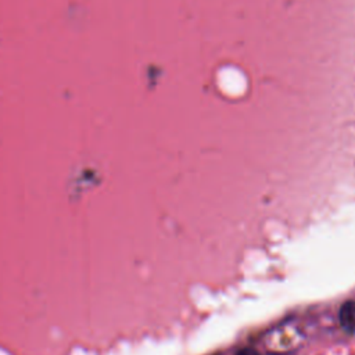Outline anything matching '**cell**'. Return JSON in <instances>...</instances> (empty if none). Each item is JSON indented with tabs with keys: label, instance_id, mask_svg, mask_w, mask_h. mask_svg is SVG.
<instances>
[{
	"label": "cell",
	"instance_id": "obj_1",
	"mask_svg": "<svg viewBox=\"0 0 355 355\" xmlns=\"http://www.w3.org/2000/svg\"><path fill=\"white\" fill-rule=\"evenodd\" d=\"M338 322L341 327L351 334H355V301H347L338 311Z\"/></svg>",
	"mask_w": 355,
	"mask_h": 355
},
{
	"label": "cell",
	"instance_id": "obj_3",
	"mask_svg": "<svg viewBox=\"0 0 355 355\" xmlns=\"http://www.w3.org/2000/svg\"><path fill=\"white\" fill-rule=\"evenodd\" d=\"M272 355H286V354H272Z\"/></svg>",
	"mask_w": 355,
	"mask_h": 355
},
{
	"label": "cell",
	"instance_id": "obj_2",
	"mask_svg": "<svg viewBox=\"0 0 355 355\" xmlns=\"http://www.w3.org/2000/svg\"><path fill=\"white\" fill-rule=\"evenodd\" d=\"M234 355H260V354L254 348H243V349L236 352Z\"/></svg>",
	"mask_w": 355,
	"mask_h": 355
}]
</instances>
